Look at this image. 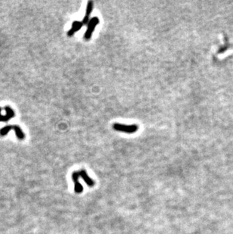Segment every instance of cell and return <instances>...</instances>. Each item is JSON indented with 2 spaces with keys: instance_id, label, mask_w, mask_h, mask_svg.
Returning <instances> with one entry per match:
<instances>
[{
  "instance_id": "6da1fadb",
  "label": "cell",
  "mask_w": 233,
  "mask_h": 234,
  "mask_svg": "<svg viewBox=\"0 0 233 234\" xmlns=\"http://www.w3.org/2000/svg\"><path fill=\"white\" fill-rule=\"evenodd\" d=\"M12 130H13L15 132L16 134V137H18L19 140H22L25 138V135H24V132H23L22 129L18 125H9V126H6L5 127L2 128L0 130V136L1 137H4V136L7 135V134H8L9 131H11Z\"/></svg>"
},
{
  "instance_id": "7a4b0ae2",
  "label": "cell",
  "mask_w": 233,
  "mask_h": 234,
  "mask_svg": "<svg viewBox=\"0 0 233 234\" xmlns=\"http://www.w3.org/2000/svg\"><path fill=\"white\" fill-rule=\"evenodd\" d=\"M113 129L116 131H120V132H124L127 134H133V133L137 132L139 130V126L136 124L133 125H126L121 124L115 123L113 124Z\"/></svg>"
},
{
  "instance_id": "3957f363",
  "label": "cell",
  "mask_w": 233,
  "mask_h": 234,
  "mask_svg": "<svg viewBox=\"0 0 233 234\" xmlns=\"http://www.w3.org/2000/svg\"><path fill=\"white\" fill-rule=\"evenodd\" d=\"M99 24V19L97 17H94V18H91L90 21H89L88 24H87V30L86 31L85 34H84V39L86 40H89L92 37L93 32H94L95 29H96V26Z\"/></svg>"
},
{
  "instance_id": "277c9868",
  "label": "cell",
  "mask_w": 233,
  "mask_h": 234,
  "mask_svg": "<svg viewBox=\"0 0 233 234\" xmlns=\"http://www.w3.org/2000/svg\"><path fill=\"white\" fill-rule=\"evenodd\" d=\"M6 114L5 115H2V108H0V121L2 122H7L12 118L15 117V113L14 110L11 108L10 106H5L4 108Z\"/></svg>"
},
{
  "instance_id": "5b68a950",
  "label": "cell",
  "mask_w": 233,
  "mask_h": 234,
  "mask_svg": "<svg viewBox=\"0 0 233 234\" xmlns=\"http://www.w3.org/2000/svg\"><path fill=\"white\" fill-rule=\"evenodd\" d=\"M77 174H78V176H79V177H81V178L84 180V182H85L89 186L92 187V186H94L95 181L92 180V179L89 177L88 174H87L86 171L85 170H80V171H77Z\"/></svg>"
},
{
  "instance_id": "8992f818",
  "label": "cell",
  "mask_w": 233,
  "mask_h": 234,
  "mask_svg": "<svg viewBox=\"0 0 233 234\" xmlns=\"http://www.w3.org/2000/svg\"><path fill=\"white\" fill-rule=\"evenodd\" d=\"M78 179H79V176H78L77 171H74L72 174V180L74 183V191L76 193H81L83 191V188L82 185L79 183Z\"/></svg>"
},
{
  "instance_id": "52a82bcc",
  "label": "cell",
  "mask_w": 233,
  "mask_h": 234,
  "mask_svg": "<svg viewBox=\"0 0 233 234\" xmlns=\"http://www.w3.org/2000/svg\"><path fill=\"white\" fill-rule=\"evenodd\" d=\"M83 25L84 24L82 21H73V24H72L71 28H70V30H68V32H67V36H72L73 35H74L75 33L79 31V30L82 28V27Z\"/></svg>"
},
{
  "instance_id": "ba28073f",
  "label": "cell",
  "mask_w": 233,
  "mask_h": 234,
  "mask_svg": "<svg viewBox=\"0 0 233 234\" xmlns=\"http://www.w3.org/2000/svg\"><path fill=\"white\" fill-rule=\"evenodd\" d=\"M93 2L92 1H89L87 2L86 5V15L84 16L82 22L83 23V24H88L89 21H90L89 20V16L92 13V11H93Z\"/></svg>"
}]
</instances>
